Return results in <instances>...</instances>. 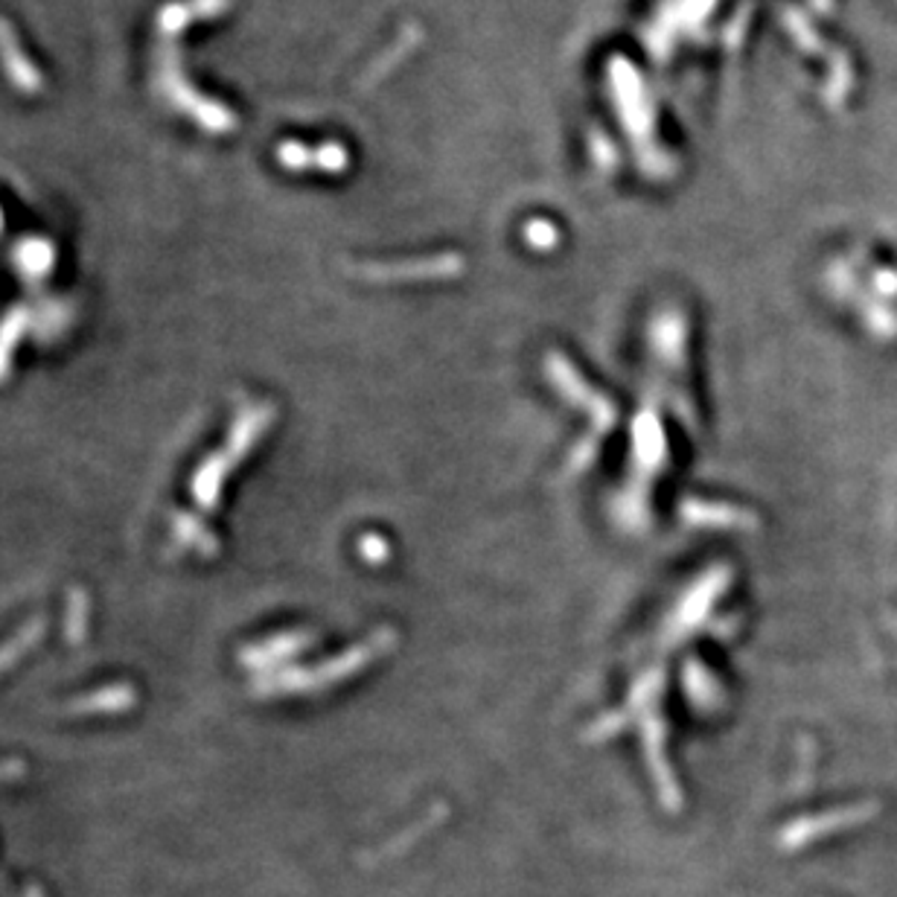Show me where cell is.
Here are the masks:
<instances>
[{"mask_svg": "<svg viewBox=\"0 0 897 897\" xmlns=\"http://www.w3.org/2000/svg\"><path fill=\"white\" fill-rule=\"evenodd\" d=\"M609 82H612V91L618 96V114L624 120L626 135L633 137L635 146H641V152H656L658 149L650 146V137H653V105H650L647 94H644V85H641V76L635 73V67L626 62L624 56H615L609 62Z\"/></svg>", "mask_w": 897, "mask_h": 897, "instance_id": "cell-2", "label": "cell"}, {"mask_svg": "<svg viewBox=\"0 0 897 897\" xmlns=\"http://www.w3.org/2000/svg\"><path fill=\"white\" fill-rule=\"evenodd\" d=\"M44 626H48V621H44V618H35V621H30V624H24L18 630L15 639H9L7 644H0V673L15 665L18 658L24 656V653H30V650L39 644L41 635H44Z\"/></svg>", "mask_w": 897, "mask_h": 897, "instance_id": "cell-5", "label": "cell"}, {"mask_svg": "<svg viewBox=\"0 0 897 897\" xmlns=\"http://www.w3.org/2000/svg\"><path fill=\"white\" fill-rule=\"evenodd\" d=\"M176 539L181 545H190V548H201V545H208V551L213 553L217 551V542H213V537H210L208 530L201 528L199 521L187 519V516H178L176 521Z\"/></svg>", "mask_w": 897, "mask_h": 897, "instance_id": "cell-7", "label": "cell"}, {"mask_svg": "<svg viewBox=\"0 0 897 897\" xmlns=\"http://www.w3.org/2000/svg\"><path fill=\"white\" fill-rule=\"evenodd\" d=\"M464 260L457 254H441L434 260H414V263H397V268L382 265V268H368V277H448L461 272Z\"/></svg>", "mask_w": 897, "mask_h": 897, "instance_id": "cell-3", "label": "cell"}, {"mask_svg": "<svg viewBox=\"0 0 897 897\" xmlns=\"http://www.w3.org/2000/svg\"><path fill=\"white\" fill-rule=\"evenodd\" d=\"M85 624H88L85 594H82V589H73L71 603H67V624H64V633H67V641H71V644H80V641L85 639Z\"/></svg>", "mask_w": 897, "mask_h": 897, "instance_id": "cell-6", "label": "cell"}, {"mask_svg": "<svg viewBox=\"0 0 897 897\" xmlns=\"http://www.w3.org/2000/svg\"><path fill=\"white\" fill-rule=\"evenodd\" d=\"M135 703V690L128 685H112L105 690H94L88 697H80L71 703V711L76 714H103V711H126Z\"/></svg>", "mask_w": 897, "mask_h": 897, "instance_id": "cell-4", "label": "cell"}, {"mask_svg": "<svg viewBox=\"0 0 897 897\" xmlns=\"http://www.w3.org/2000/svg\"><path fill=\"white\" fill-rule=\"evenodd\" d=\"M592 146H594V152H592L594 160H598V163H601L603 169L612 167V163H618V152L612 149V144H609L606 137L592 135Z\"/></svg>", "mask_w": 897, "mask_h": 897, "instance_id": "cell-9", "label": "cell"}, {"mask_svg": "<svg viewBox=\"0 0 897 897\" xmlns=\"http://www.w3.org/2000/svg\"><path fill=\"white\" fill-rule=\"evenodd\" d=\"M268 416H272V411L268 409L245 411V414L240 416V423L233 425V434H231V441H228V448L201 464L199 475H196V481H192V493H196V498H199V505L204 507V510H213V507H217V493H219V487H222L224 473H228V469H231V466L236 464L245 452H249L251 443H254L256 437H260V432H263V425L268 423Z\"/></svg>", "mask_w": 897, "mask_h": 897, "instance_id": "cell-1", "label": "cell"}, {"mask_svg": "<svg viewBox=\"0 0 897 897\" xmlns=\"http://www.w3.org/2000/svg\"><path fill=\"white\" fill-rule=\"evenodd\" d=\"M525 233H528L530 245L539 251H551L553 245L560 242V231H557V224L548 222V219H534Z\"/></svg>", "mask_w": 897, "mask_h": 897, "instance_id": "cell-8", "label": "cell"}]
</instances>
